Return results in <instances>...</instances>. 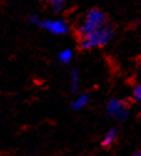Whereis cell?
<instances>
[{
	"label": "cell",
	"mask_w": 141,
	"mask_h": 156,
	"mask_svg": "<svg viewBox=\"0 0 141 156\" xmlns=\"http://www.w3.org/2000/svg\"><path fill=\"white\" fill-rule=\"evenodd\" d=\"M106 109H108V112L111 116L118 118L121 121L125 120L127 116H129V108H127V104L124 100H119V99L110 100Z\"/></svg>",
	"instance_id": "277c9868"
},
{
	"label": "cell",
	"mask_w": 141,
	"mask_h": 156,
	"mask_svg": "<svg viewBox=\"0 0 141 156\" xmlns=\"http://www.w3.org/2000/svg\"><path fill=\"white\" fill-rule=\"evenodd\" d=\"M40 28L45 29L46 31L55 34V35H62L66 34L69 30V25L61 20V19H46V20H39L36 23Z\"/></svg>",
	"instance_id": "3957f363"
},
{
	"label": "cell",
	"mask_w": 141,
	"mask_h": 156,
	"mask_svg": "<svg viewBox=\"0 0 141 156\" xmlns=\"http://www.w3.org/2000/svg\"><path fill=\"white\" fill-rule=\"evenodd\" d=\"M132 156H141V151H137V152H135Z\"/></svg>",
	"instance_id": "7c38bea8"
},
{
	"label": "cell",
	"mask_w": 141,
	"mask_h": 156,
	"mask_svg": "<svg viewBox=\"0 0 141 156\" xmlns=\"http://www.w3.org/2000/svg\"><path fill=\"white\" fill-rule=\"evenodd\" d=\"M71 87L72 90H78L79 85H80V75L78 70H72L71 71Z\"/></svg>",
	"instance_id": "9c48e42d"
},
{
	"label": "cell",
	"mask_w": 141,
	"mask_h": 156,
	"mask_svg": "<svg viewBox=\"0 0 141 156\" xmlns=\"http://www.w3.org/2000/svg\"><path fill=\"white\" fill-rule=\"evenodd\" d=\"M132 98H134L136 101H140V102H141V84H140V85H136V86L134 87Z\"/></svg>",
	"instance_id": "30bf717a"
},
{
	"label": "cell",
	"mask_w": 141,
	"mask_h": 156,
	"mask_svg": "<svg viewBox=\"0 0 141 156\" xmlns=\"http://www.w3.org/2000/svg\"><path fill=\"white\" fill-rule=\"evenodd\" d=\"M29 20L31 21V23H37V21H39V19H37V16L36 15H30V18H29Z\"/></svg>",
	"instance_id": "8fae6325"
},
{
	"label": "cell",
	"mask_w": 141,
	"mask_h": 156,
	"mask_svg": "<svg viewBox=\"0 0 141 156\" xmlns=\"http://www.w3.org/2000/svg\"><path fill=\"white\" fill-rule=\"evenodd\" d=\"M106 14L100 9H91L90 11H87V14L84 19V21L81 23V25L79 27V35L86 36L89 34L94 33L95 30L100 29L101 27H104L106 24Z\"/></svg>",
	"instance_id": "7a4b0ae2"
},
{
	"label": "cell",
	"mask_w": 141,
	"mask_h": 156,
	"mask_svg": "<svg viewBox=\"0 0 141 156\" xmlns=\"http://www.w3.org/2000/svg\"><path fill=\"white\" fill-rule=\"evenodd\" d=\"M116 136H118V133L116 130H110V131L106 133L105 137L102 139V145L104 146H110L114 144V141L116 140Z\"/></svg>",
	"instance_id": "52a82bcc"
},
{
	"label": "cell",
	"mask_w": 141,
	"mask_h": 156,
	"mask_svg": "<svg viewBox=\"0 0 141 156\" xmlns=\"http://www.w3.org/2000/svg\"><path fill=\"white\" fill-rule=\"evenodd\" d=\"M114 36V29L111 25L105 24L104 27L95 30L94 33L81 37L80 46L83 49H93L108 44Z\"/></svg>",
	"instance_id": "6da1fadb"
},
{
	"label": "cell",
	"mask_w": 141,
	"mask_h": 156,
	"mask_svg": "<svg viewBox=\"0 0 141 156\" xmlns=\"http://www.w3.org/2000/svg\"><path fill=\"white\" fill-rule=\"evenodd\" d=\"M48 2H49L50 6L53 8V10H54V11L59 12V11H61L64 8H65V3H66V0H48Z\"/></svg>",
	"instance_id": "ba28073f"
},
{
	"label": "cell",
	"mask_w": 141,
	"mask_h": 156,
	"mask_svg": "<svg viewBox=\"0 0 141 156\" xmlns=\"http://www.w3.org/2000/svg\"><path fill=\"white\" fill-rule=\"evenodd\" d=\"M72 58H74V53H72V50H70V49H64V50H61L60 53H59V55H58V59H59V61L61 62V64H69L71 60H72Z\"/></svg>",
	"instance_id": "8992f818"
},
{
	"label": "cell",
	"mask_w": 141,
	"mask_h": 156,
	"mask_svg": "<svg viewBox=\"0 0 141 156\" xmlns=\"http://www.w3.org/2000/svg\"><path fill=\"white\" fill-rule=\"evenodd\" d=\"M87 104H89V96L86 94H83V95H79L78 98L72 101L71 108L74 110H81V109H84L87 105Z\"/></svg>",
	"instance_id": "5b68a950"
}]
</instances>
